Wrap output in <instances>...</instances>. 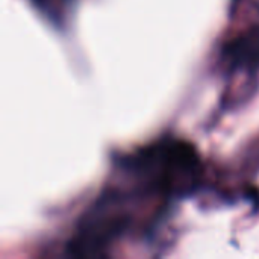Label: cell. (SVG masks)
<instances>
[{"mask_svg":"<svg viewBox=\"0 0 259 259\" xmlns=\"http://www.w3.org/2000/svg\"><path fill=\"white\" fill-rule=\"evenodd\" d=\"M222 53L232 71H255L259 67V27L240 33L225 46Z\"/></svg>","mask_w":259,"mask_h":259,"instance_id":"6da1fadb","label":"cell"},{"mask_svg":"<svg viewBox=\"0 0 259 259\" xmlns=\"http://www.w3.org/2000/svg\"><path fill=\"white\" fill-rule=\"evenodd\" d=\"M32 5L55 27H64L70 18L74 0H30Z\"/></svg>","mask_w":259,"mask_h":259,"instance_id":"7a4b0ae2","label":"cell"}]
</instances>
